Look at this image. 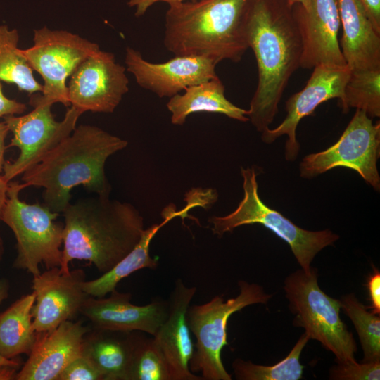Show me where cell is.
Segmentation results:
<instances>
[{
    "instance_id": "1",
    "label": "cell",
    "mask_w": 380,
    "mask_h": 380,
    "mask_svg": "<svg viewBox=\"0 0 380 380\" xmlns=\"http://www.w3.org/2000/svg\"><path fill=\"white\" fill-rule=\"evenodd\" d=\"M246 30L258 68L248 118L262 132L272 122L289 79L300 68L303 45L288 0H251Z\"/></svg>"
},
{
    "instance_id": "2",
    "label": "cell",
    "mask_w": 380,
    "mask_h": 380,
    "mask_svg": "<svg viewBox=\"0 0 380 380\" xmlns=\"http://www.w3.org/2000/svg\"><path fill=\"white\" fill-rule=\"evenodd\" d=\"M127 144V141L100 127L80 125L25 170L21 180L25 188H44V204L60 214L70 203L71 191L76 186L109 196L111 186L105 173L106 162Z\"/></svg>"
},
{
    "instance_id": "3",
    "label": "cell",
    "mask_w": 380,
    "mask_h": 380,
    "mask_svg": "<svg viewBox=\"0 0 380 380\" xmlns=\"http://www.w3.org/2000/svg\"><path fill=\"white\" fill-rule=\"evenodd\" d=\"M62 272L74 260H84L105 273L139 241L144 219L130 203L96 195L70 203L62 212Z\"/></svg>"
},
{
    "instance_id": "4",
    "label": "cell",
    "mask_w": 380,
    "mask_h": 380,
    "mask_svg": "<svg viewBox=\"0 0 380 380\" xmlns=\"http://www.w3.org/2000/svg\"><path fill=\"white\" fill-rule=\"evenodd\" d=\"M251 0H194L168 4L163 43L175 56H202L216 65L239 62L249 48Z\"/></svg>"
},
{
    "instance_id": "5",
    "label": "cell",
    "mask_w": 380,
    "mask_h": 380,
    "mask_svg": "<svg viewBox=\"0 0 380 380\" xmlns=\"http://www.w3.org/2000/svg\"><path fill=\"white\" fill-rule=\"evenodd\" d=\"M317 270H298L284 280L289 309L295 315L293 324L303 327L310 339L319 341L334 353L336 363L354 362L357 350L353 334L340 317L341 303L319 286Z\"/></svg>"
},
{
    "instance_id": "6",
    "label": "cell",
    "mask_w": 380,
    "mask_h": 380,
    "mask_svg": "<svg viewBox=\"0 0 380 380\" xmlns=\"http://www.w3.org/2000/svg\"><path fill=\"white\" fill-rule=\"evenodd\" d=\"M238 285L239 293L234 298L225 300L217 296L205 303L188 308L187 323L196 338L189 369L194 374L200 372L203 380H232L221 359V351L228 344V319L246 306L266 304L272 296L258 284L240 280Z\"/></svg>"
},
{
    "instance_id": "7",
    "label": "cell",
    "mask_w": 380,
    "mask_h": 380,
    "mask_svg": "<svg viewBox=\"0 0 380 380\" xmlns=\"http://www.w3.org/2000/svg\"><path fill=\"white\" fill-rule=\"evenodd\" d=\"M25 188L18 182H9L1 221L12 230L16 239L13 267L34 277L41 273L40 264L46 269L60 267L63 224L55 222L59 213L44 204L22 201L19 195Z\"/></svg>"
},
{
    "instance_id": "8",
    "label": "cell",
    "mask_w": 380,
    "mask_h": 380,
    "mask_svg": "<svg viewBox=\"0 0 380 380\" xmlns=\"http://www.w3.org/2000/svg\"><path fill=\"white\" fill-rule=\"evenodd\" d=\"M243 198L234 211L223 217H210L212 232L221 237L226 232L245 225L260 224L274 232L290 246L298 263L308 272L315 255L334 244L339 236L329 229L309 231L292 222L281 213L266 205L258 194L256 172L253 167L241 168Z\"/></svg>"
},
{
    "instance_id": "9",
    "label": "cell",
    "mask_w": 380,
    "mask_h": 380,
    "mask_svg": "<svg viewBox=\"0 0 380 380\" xmlns=\"http://www.w3.org/2000/svg\"><path fill=\"white\" fill-rule=\"evenodd\" d=\"M30 103L34 107L30 113L20 116L4 117V122L13 134L7 147H17L20 151L13 162L4 163L1 174L8 182L37 163L70 135L83 113L71 106L63 119L58 122L51 113V106L54 103L42 94H32Z\"/></svg>"
},
{
    "instance_id": "10",
    "label": "cell",
    "mask_w": 380,
    "mask_h": 380,
    "mask_svg": "<svg viewBox=\"0 0 380 380\" xmlns=\"http://www.w3.org/2000/svg\"><path fill=\"white\" fill-rule=\"evenodd\" d=\"M380 123L374 124L363 110L355 113L336 143L327 150L306 156L300 176L312 178L337 167L355 170L376 191L380 189L377 170Z\"/></svg>"
},
{
    "instance_id": "11",
    "label": "cell",
    "mask_w": 380,
    "mask_h": 380,
    "mask_svg": "<svg viewBox=\"0 0 380 380\" xmlns=\"http://www.w3.org/2000/svg\"><path fill=\"white\" fill-rule=\"evenodd\" d=\"M33 42L21 53L44 80L42 94L53 103L68 106V77L84 59L100 50L99 46L66 30L46 27L34 30Z\"/></svg>"
},
{
    "instance_id": "12",
    "label": "cell",
    "mask_w": 380,
    "mask_h": 380,
    "mask_svg": "<svg viewBox=\"0 0 380 380\" xmlns=\"http://www.w3.org/2000/svg\"><path fill=\"white\" fill-rule=\"evenodd\" d=\"M125 67L101 51L84 59L70 75L69 104L82 113H113L129 91Z\"/></svg>"
},
{
    "instance_id": "13",
    "label": "cell",
    "mask_w": 380,
    "mask_h": 380,
    "mask_svg": "<svg viewBox=\"0 0 380 380\" xmlns=\"http://www.w3.org/2000/svg\"><path fill=\"white\" fill-rule=\"evenodd\" d=\"M350 72L347 65L320 64L315 66L305 86L286 101L285 119L276 128L265 129L262 132V141L270 144L278 137L286 135L285 158L288 161L294 160L300 149L296 136L300 121L311 115L323 102L332 99H341Z\"/></svg>"
},
{
    "instance_id": "14",
    "label": "cell",
    "mask_w": 380,
    "mask_h": 380,
    "mask_svg": "<svg viewBox=\"0 0 380 380\" xmlns=\"http://www.w3.org/2000/svg\"><path fill=\"white\" fill-rule=\"evenodd\" d=\"M85 278L82 269L62 272L58 267L46 269L33 277L32 288L35 301L32 315L36 332L51 330L80 314L89 297L82 287Z\"/></svg>"
},
{
    "instance_id": "15",
    "label": "cell",
    "mask_w": 380,
    "mask_h": 380,
    "mask_svg": "<svg viewBox=\"0 0 380 380\" xmlns=\"http://www.w3.org/2000/svg\"><path fill=\"white\" fill-rule=\"evenodd\" d=\"M292 13L303 45L300 67L347 65L338 39L341 26L338 0H310L307 9L294 4Z\"/></svg>"
},
{
    "instance_id": "16",
    "label": "cell",
    "mask_w": 380,
    "mask_h": 380,
    "mask_svg": "<svg viewBox=\"0 0 380 380\" xmlns=\"http://www.w3.org/2000/svg\"><path fill=\"white\" fill-rule=\"evenodd\" d=\"M125 62L137 83L159 97L171 98L189 87L217 77L216 64L202 56H175L167 62L153 63L144 59L139 51L127 47Z\"/></svg>"
},
{
    "instance_id": "17",
    "label": "cell",
    "mask_w": 380,
    "mask_h": 380,
    "mask_svg": "<svg viewBox=\"0 0 380 380\" xmlns=\"http://www.w3.org/2000/svg\"><path fill=\"white\" fill-rule=\"evenodd\" d=\"M108 298L89 296L80 314L90 322L92 328L119 331H140L153 336L168 313V302L155 300L143 305L130 302L131 294L116 289Z\"/></svg>"
},
{
    "instance_id": "18",
    "label": "cell",
    "mask_w": 380,
    "mask_h": 380,
    "mask_svg": "<svg viewBox=\"0 0 380 380\" xmlns=\"http://www.w3.org/2000/svg\"><path fill=\"white\" fill-rule=\"evenodd\" d=\"M89 330L81 321L67 320L51 330L37 332L32 349L15 380H58L63 369L82 354Z\"/></svg>"
},
{
    "instance_id": "19",
    "label": "cell",
    "mask_w": 380,
    "mask_h": 380,
    "mask_svg": "<svg viewBox=\"0 0 380 380\" xmlns=\"http://www.w3.org/2000/svg\"><path fill=\"white\" fill-rule=\"evenodd\" d=\"M196 287L186 286L178 279L168 301V313L153 336L168 369L171 380H203L192 373L189 362L194 344L191 337L186 314Z\"/></svg>"
},
{
    "instance_id": "20",
    "label": "cell",
    "mask_w": 380,
    "mask_h": 380,
    "mask_svg": "<svg viewBox=\"0 0 380 380\" xmlns=\"http://www.w3.org/2000/svg\"><path fill=\"white\" fill-rule=\"evenodd\" d=\"M342 37L340 48L351 70L380 69V34L358 0H338Z\"/></svg>"
},
{
    "instance_id": "21",
    "label": "cell",
    "mask_w": 380,
    "mask_h": 380,
    "mask_svg": "<svg viewBox=\"0 0 380 380\" xmlns=\"http://www.w3.org/2000/svg\"><path fill=\"white\" fill-rule=\"evenodd\" d=\"M135 332L92 328L84 337L82 354L92 362L103 380H128L134 353L141 336Z\"/></svg>"
},
{
    "instance_id": "22",
    "label": "cell",
    "mask_w": 380,
    "mask_h": 380,
    "mask_svg": "<svg viewBox=\"0 0 380 380\" xmlns=\"http://www.w3.org/2000/svg\"><path fill=\"white\" fill-rule=\"evenodd\" d=\"M186 213L185 208L177 211L174 205L167 206L163 212V222L144 229L139 241L132 251L110 270L95 279L85 280L82 284L84 291L89 296L103 298L116 289L118 284L133 272L144 268L156 270L158 261L150 255L149 251L151 240L169 221L177 216L184 217Z\"/></svg>"
},
{
    "instance_id": "23",
    "label": "cell",
    "mask_w": 380,
    "mask_h": 380,
    "mask_svg": "<svg viewBox=\"0 0 380 380\" xmlns=\"http://www.w3.org/2000/svg\"><path fill=\"white\" fill-rule=\"evenodd\" d=\"M224 91V85L216 77L187 87L184 94L172 96L166 105L172 114V123L182 125L190 114L198 112L221 113L241 122L249 121L248 110L230 102Z\"/></svg>"
},
{
    "instance_id": "24",
    "label": "cell",
    "mask_w": 380,
    "mask_h": 380,
    "mask_svg": "<svg viewBox=\"0 0 380 380\" xmlns=\"http://www.w3.org/2000/svg\"><path fill=\"white\" fill-rule=\"evenodd\" d=\"M34 301L33 292L24 295L0 313V355L4 357L13 360L30 353L37 335L32 315Z\"/></svg>"
},
{
    "instance_id": "25",
    "label": "cell",
    "mask_w": 380,
    "mask_h": 380,
    "mask_svg": "<svg viewBox=\"0 0 380 380\" xmlns=\"http://www.w3.org/2000/svg\"><path fill=\"white\" fill-rule=\"evenodd\" d=\"M18 32L0 25V81L15 84L30 95L42 91L43 85L34 78L33 70L18 47Z\"/></svg>"
},
{
    "instance_id": "26",
    "label": "cell",
    "mask_w": 380,
    "mask_h": 380,
    "mask_svg": "<svg viewBox=\"0 0 380 380\" xmlns=\"http://www.w3.org/2000/svg\"><path fill=\"white\" fill-rule=\"evenodd\" d=\"M343 112L363 110L370 118L380 116V69L351 70L339 99Z\"/></svg>"
},
{
    "instance_id": "27",
    "label": "cell",
    "mask_w": 380,
    "mask_h": 380,
    "mask_svg": "<svg viewBox=\"0 0 380 380\" xmlns=\"http://www.w3.org/2000/svg\"><path fill=\"white\" fill-rule=\"evenodd\" d=\"M309 336L303 334L288 355L272 366H264L237 358L232 363L235 377L238 380H299L303 376V366L300 363L301 352Z\"/></svg>"
},
{
    "instance_id": "28",
    "label": "cell",
    "mask_w": 380,
    "mask_h": 380,
    "mask_svg": "<svg viewBox=\"0 0 380 380\" xmlns=\"http://www.w3.org/2000/svg\"><path fill=\"white\" fill-rule=\"evenodd\" d=\"M341 308L352 321L357 333L364 357L362 362L380 360V317L369 312L354 293L343 296Z\"/></svg>"
},
{
    "instance_id": "29",
    "label": "cell",
    "mask_w": 380,
    "mask_h": 380,
    "mask_svg": "<svg viewBox=\"0 0 380 380\" xmlns=\"http://www.w3.org/2000/svg\"><path fill=\"white\" fill-rule=\"evenodd\" d=\"M128 380H171L166 362L153 338L141 335L134 353Z\"/></svg>"
},
{
    "instance_id": "30",
    "label": "cell",
    "mask_w": 380,
    "mask_h": 380,
    "mask_svg": "<svg viewBox=\"0 0 380 380\" xmlns=\"http://www.w3.org/2000/svg\"><path fill=\"white\" fill-rule=\"evenodd\" d=\"M332 380H379L380 360L358 363L354 362L337 363L329 369Z\"/></svg>"
},
{
    "instance_id": "31",
    "label": "cell",
    "mask_w": 380,
    "mask_h": 380,
    "mask_svg": "<svg viewBox=\"0 0 380 380\" xmlns=\"http://www.w3.org/2000/svg\"><path fill=\"white\" fill-rule=\"evenodd\" d=\"M58 380H103V378L92 362L81 354L63 369Z\"/></svg>"
},
{
    "instance_id": "32",
    "label": "cell",
    "mask_w": 380,
    "mask_h": 380,
    "mask_svg": "<svg viewBox=\"0 0 380 380\" xmlns=\"http://www.w3.org/2000/svg\"><path fill=\"white\" fill-rule=\"evenodd\" d=\"M367 286L369 292L370 305L367 308L371 309L374 314L380 313V272L374 269L367 279Z\"/></svg>"
},
{
    "instance_id": "33",
    "label": "cell",
    "mask_w": 380,
    "mask_h": 380,
    "mask_svg": "<svg viewBox=\"0 0 380 380\" xmlns=\"http://www.w3.org/2000/svg\"><path fill=\"white\" fill-rule=\"evenodd\" d=\"M27 109L25 103L6 97L0 81V118L22 114Z\"/></svg>"
},
{
    "instance_id": "34",
    "label": "cell",
    "mask_w": 380,
    "mask_h": 380,
    "mask_svg": "<svg viewBox=\"0 0 380 380\" xmlns=\"http://www.w3.org/2000/svg\"><path fill=\"white\" fill-rule=\"evenodd\" d=\"M375 30L380 34V0H358Z\"/></svg>"
},
{
    "instance_id": "35",
    "label": "cell",
    "mask_w": 380,
    "mask_h": 380,
    "mask_svg": "<svg viewBox=\"0 0 380 380\" xmlns=\"http://www.w3.org/2000/svg\"><path fill=\"white\" fill-rule=\"evenodd\" d=\"M9 292V283L6 279H0V304L7 298ZM0 365L20 367V364L15 360H8L0 355Z\"/></svg>"
},
{
    "instance_id": "36",
    "label": "cell",
    "mask_w": 380,
    "mask_h": 380,
    "mask_svg": "<svg viewBox=\"0 0 380 380\" xmlns=\"http://www.w3.org/2000/svg\"><path fill=\"white\" fill-rule=\"evenodd\" d=\"M158 1H161V0H128L127 5L130 7H135V15L140 17L144 15L153 4Z\"/></svg>"
},
{
    "instance_id": "37",
    "label": "cell",
    "mask_w": 380,
    "mask_h": 380,
    "mask_svg": "<svg viewBox=\"0 0 380 380\" xmlns=\"http://www.w3.org/2000/svg\"><path fill=\"white\" fill-rule=\"evenodd\" d=\"M9 132L8 128L4 122H0V174L2 173L3 167L5 163L4 154L6 149V139Z\"/></svg>"
},
{
    "instance_id": "38",
    "label": "cell",
    "mask_w": 380,
    "mask_h": 380,
    "mask_svg": "<svg viewBox=\"0 0 380 380\" xmlns=\"http://www.w3.org/2000/svg\"><path fill=\"white\" fill-rule=\"evenodd\" d=\"M20 367L0 365V380H15Z\"/></svg>"
},
{
    "instance_id": "39",
    "label": "cell",
    "mask_w": 380,
    "mask_h": 380,
    "mask_svg": "<svg viewBox=\"0 0 380 380\" xmlns=\"http://www.w3.org/2000/svg\"><path fill=\"white\" fill-rule=\"evenodd\" d=\"M9 182H8L2 174H0V222L1 217L7 200L8 189Z\"/></svg>"
},
{
    "instance_id": "40",
    "label": "cell",
    "mask_w": 380,
    "mask_h": 380,
    "mask_svg": "<svg viewBox=\"0 0 380 380\" xmlns=\"http://www.w3.org/2000/svg\"><path fill=\"white\" fill-rule=\"evenodd\" d=\"M289 2V4L291 6L293 5L294 4H301L305 9H307L310 5V0H288Z\"/></svg>"
},
{
    "instance_id": "41",
    "label": "cell",
    "mask_w": 380,
    "mask_h": 380,
    "mask_svg": "<svg viewBox=\"0 0 380 380\" xmlns=\"http://www.w3.org/2000/svg\"><path fill=\"white\" fill-rule=\"evenodd\" d=\"M4 253V241L0 234V266H1L2 259H3Z\"/></svg>"
},
{
    "instance_id": "42",
    "label": "cell",
    "mask_w": 380,
    "mask_h": 380,
    "mask_svg": "<svg viewBox=\"0 0 380 380\" xmlns=\"http://www.w3.org/2000/svg\"><path fill=\"white\" fill-rule=\"evenodd\" d=\"M194 1V0H161V1H164L167 4L175 2V1Z\"/></svg>"
}]
</instances>
